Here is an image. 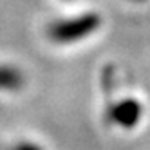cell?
<instances>
[{
	"instance_id": "obj_1",
	"label": "cell",
	"mask_w": 150,
	"mask_h": 150,
	"mask_svg": "<svg viewBox=\"0 0 150 150\" xmlns=\"http://www.w3.org/2000/svg\"><path fill=\"white\" fill-rule=\"evenodd\" d=\"M94 25L92 20H80L76 24H65V25H60L54 29V36L60 38V40H71V38H78L81 36V33H85V29H91Z\"/></svg>"
}]
</instances>
